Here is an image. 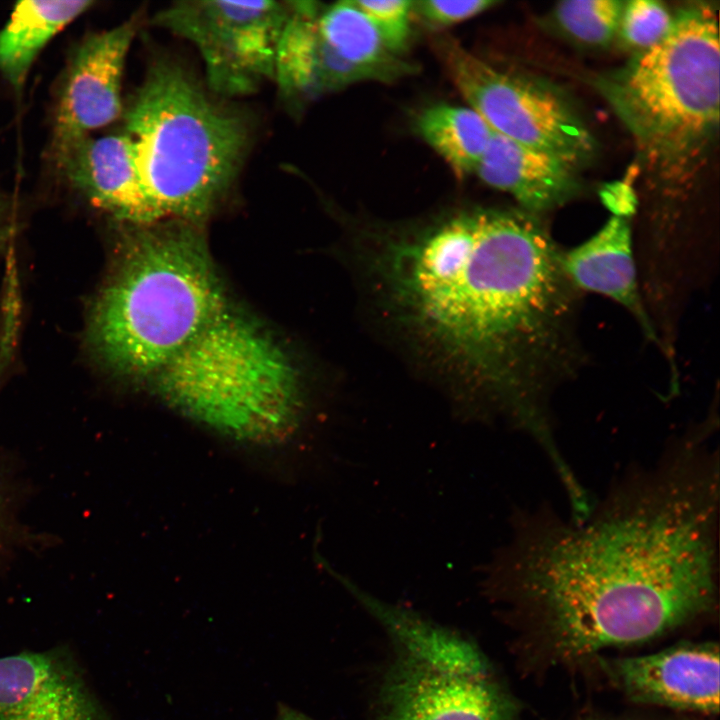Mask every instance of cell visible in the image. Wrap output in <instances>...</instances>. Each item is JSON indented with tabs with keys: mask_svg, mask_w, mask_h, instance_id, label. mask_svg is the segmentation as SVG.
<instances>
[{
	"mask_svg": "<svg viewBox=\"0 0 720 720\" xmlns=\"http://www.w3.org/2000/svg\"><path fill=\"white\" fill-rule=\"evenodd\" d=\"M693 425L654 464L631 468L588 515L517 509L483 566L488 595L537 608L557 649L580 658L647 641L713 610L717 595L719 456Z\"/></svg>",
	"mask_w": 720,
	"mask_h": 720,
	"instance_id": "obj_1",
	"label": "cell"
},
{
	"mask_svg": "<svg viewBox=\"0 0 720 720\" xmlns=\"http://www.w3.org/2000/svg\"><path fill=\"white\" fill-rule=\"evenodd\" d=\"M563 251L538 216L488 209L391 241L374 265L408 326L472 374L494 415L535 433L585 360Z\"/></svg>",
	"mask_w": 720,
	"mask_h": 720,
	"instance_id": "obj_2",
	"label": "cell"
},
{
	"mask_svg": "<svg viewBox=\"0 0 720 720\" xmlns=\"http://www.w3.org/2000/svg\"><path fill=\"white\" fill-rule=\"evenodd\" d=\"M128 225L117 262L91 304L87 344L113 374L153 377L227 308L192 221Z\"/></svg>",
	"mask_w": 720,
	"mask_h": 720,
	"instance_id": "obj_3",
	"label": "cell"
},
{
	"mask_svg": "<svg viewBox=\"0 0 720 720\" xmlns=\"http://www.w3.org/2000/svg\"><path fill=\"white\" fill-rule=\"evenodd\" d=\"M143 184L163 219L198 222L234 184L248 121L173 60H155L125 113Z\"/></svg>",
	"mask_w": 720,
	"mask_h": 720,
	"instance_id": "obj_4",
	"label": "cell"
},
{
	"mask_svg": "<svg viewBox=\"0 0 720 720\" xmlns=\"http://www.w3.org/2000/svg\"><path fill=\"white\" fill-rule=\"evenodd\" d=\"M153 377L170 405L233 437L281 438L299 424L302 392L292 361L228 307Z\"/></svg>",
	"mask_w": 720,
	"mask_h": 720,
	"instance_id": "obj_5",
	"label": "cell"
},
{
	"mask_svg": "<svg viewBox=\"0 0 720 720\" xmlns=\"http://www.w3.org/2000/svg\"><path fill=\"white\" fill-rule=\"evenodd\" d=\"M719 67L717 13L701 3L682 9L659 43L602 86L659 171L681 170L716 131Z\"/></svg>",
	"mask_w": 720,
	"mask_h": 720,
	"instance_id": "obj_6",
	"label": "cell"
},
{
	"mask_svg": "<svg viewBox=\"0 0 720 720\" xmlns=\"http://www.w3.org/2000/svg\"><path fill=\"white\" fill-rule=\"evenodd\" d=\"M360 605L382 627L390 646L367 720L515 719V699L474 641L371 593Z\"/></svg>",
	"mask_w": 720,
	"mask_h": 720,
	"instance_id": "obj_7",
	"label": "cell"
},
{
	"mask_svg": "<svg viewBox=\"0 0 720 720\" xmlns=\"http://www.w3.org/2000/svg\"><path fill=\"white\" fill-rule=\"evenodd\" d=\"M435 49L457 90L493 132L575 169L591 159L593 136L552 90L492 67L451 37L436 38Z\"/></svg>",
	"mask_w": 720,
	"mask_h": 720,
	"instance_id": "obj_8",
	"label": "cell"
},
{
	"mask_svg": "<svg viewBox=\"0 0 720 720\" xmlns=\"http://www.w3.org/2000/svg\"><path fill=\"white\" fill-rule=\"evenodd\" d=\"M290 1H180L152 23L190 41L216 96H244L274 80L278 41Z\"/></svg>",
	"mask_w": 720,
	"mask_h": 720,
	"instance_id": "obj_9",
	"label": "cell"
},
{
	"mask_svg": "<svg viewBox=\"0 0 720 720\" xmlns=\"http://www.w3.org/2000/svg\"><path fill=\"white\" fill-rule=\"evenodd\" d=\"M0 720H114L66 645L0 657Z\"/></svg>",
	"mask_w": 720,
	"mask_h": 720,
	"instance_id": "obj_10",
	"label": "cell"
},
{
	"mask_svg": "<svg viewBox=\"0 0 720 720\" xmlns=\"http://www.w3.org/2000/svg\"><path fill=\"white\" fill-rule=\"evenodd\" d=\"M139 24L135 14L114 28L90 34L75 50L57 101L55 156L121 115L122 75Z\"/></svg>",
	"mask_w": 720,
	"mask_h": 720,
	"instance_id": "obj_11",
	"label": "cell"
},
{
	"mask_svg": "<svg viewBox=\"0 0 720 720\" xmlns=\"http://www.w3.org/2000/svg\"><path fill=\"white\" fill-rule=\"evenodd\" d=\"M65 177L96 207L127 225L163 220L141 179L125 133L83 137L56 156Z\"/></svg>",
	"mask_w": 720,
	"mask_h": 720,
	"instance_id": "obj_12",
	"label": "cell"
},
{
	"mask_svg": "<svg viewBox=\"0 0 720 720\" xmlns=\"http://www.w3.org/2000/svg\"><path fill=\"white\" fill-rule=\"evenodd\" d=\"M609 671L631 698L704 713L719 711V649L689 644L614 660Z\"/></svg>",
	"mask_w": 720,
	"mask_h": 720,
	"instance_id": "obj_13",
	"label": "cell"
},
{
	"mask_svg": "<svg viewBox=\"0 0 720 720\" xmlns=\"http://www.w3.org/2000/svg\"><path fill=\"white\" fill-rule=\"evenodd\" d=\"M633 244L629 217L613 215L589 239L563 251L564 268L580 292L597 293L622 306L661 348L642 295Z\"/></svg>",
	"mask_w": 720,
	"mask_h": 720,
	"instance_id": "obj_14",
	"label": "cell"
},
{
	"mask_svg": "<svg viewBox=\"0 0 720 720\" xmlns=\"http://www.w3.org/2000/svg\"><path fill=\"white\" fill-rule=\"evenodd\" d=\"M321 8L317 2L290 1L277 45L274 76L280 96L288 102L367 80L323 40L317 24Z\"/></svg>",
	"mask_w": 720,
	"mask_h": 720,
	"instance_id": "obj_15",
	"label": "cell"
},
{
	"mask_svg": "<svg viewBox=\"0 0 720 720\" xmlns=\"http://www.w3.org/2000/svg\"><path fill=\"white\" fill-rule=\"evenodd\" d=\"M575 172L559 158L495 132L475 170L484 183L509 193L523 211L535 216L576 195Z\"/></svg>",
	"mask_w": 720,
	"mask_h": 720,
	"instance_id": "obj_16",
	"label": "cell"
},
{
	"mask_svg": "<svg viewBox=\"0 0 720 720\" xmlns=\"http://www.w3.org/2000/svg\"><path fill=\"white\" fill-rule=\"evenodd\" d=\"M92 4L90 0H33L15 5L0 30V72L16 91L48 42Z\"/></svg>",
	"mask_w": 720,
	"mask_h": 720,
	"instance_id": "obj_17",
	"label": "cell"
},
{
	"mask_svg": "<svg viewBox=\"0 0 720 720\" xmlns=\"http://www.w3.org/2000/svg\"><path fill=\"white\" fill-rule=\"evenodd\" d=\"M317 24L330 49L367 80H393L410 72V65L386 45L374 24L353 1L322 7Z\"/></svg>",
	"mask_w": 720,
	"mask_h": 720,
	"instance_id": "obj_18",
	"label": "cell"
},
{
	"mask_svg": "<svg viewBox=\"0 0 720 720\" xmlns=\"http://www.w3.org/2000/svg\"><path fill=\"white\" fill-rule=\"evenodd\" d=\"M417 127L423 139L460 178L475 172L493 134L472 108L450 104L425 109Z\"/></svg>",
	"mask_w": 720,
	"mask_h": 720,
	"instance_id": "obj_19",
	"label": "cell"
},
{
	"mask_svg": "<svg viewBox=\"0 0 720 720\" xmlns=\"http://www.w3.org/2000/svg\"><path fill=\"white\" fill-rule=\"evenodd\" d=\"M625 1L571 0L558 4L556 17L574 38L592 45L608 44L619 31Z\"/></svg>",
	"mask_w": 720,
	"mask_h": 720,
	"instance_id": "obj_20",
	"label": "cell"
},
{
	"mask_svg": "<svg viewBox=\"0 0 720 720\" xmlns=\"http://www.w3.org/2000/svg\"><path fill=\"white\" fill-rule=\"evenodd\" d=\"M674 16L658 1H625L619 31L631 46L642 51L659 43L670 31Z\"/></svg>",
	"mask_w": 720,
	"mask_h": 720,
	"instance_id": "obj_21",
	"label": "cell"
},
{
	"mask_svg": "<svg viewBox=\"0 0 720 720\" xmlns=\"http://www.w3.org/2000/svg\"><path fill=\"white\" fill-rule=\"evenodd\" d=\"M355 5L374 24L386 45L395 53L404 49L410 33L413 2L406 0H358Z\"/></svg>",
	"mask_w": 720,
	"mask_h": 720,
	"instance_id": "obj_22",
	"label": "cell"
},
{
	"mask_svg": "<svg viewBox=\"0 0 720 720\" xmlns=\"http://www.w3.org/2000/svg\"><path fill=\"white\" fill-rule=\"evenodd\" d=\"M494 0L413 2V10L428 24L437 27L450 26L468 20L496 5Z\"/></svg>",
	"mask_w": 720,
	"mask_h": 720,
	"instance_id": "obj_23",
	"label": "cell"
},
{
	"mask_svg": "<svg viewBox=\"0 0 720 720\" xmlns=\"http://www.w3.org/2000/svg\"><path fill=\"white\" fill-rule=\"evenodd\" d=\"M274 720H313L303 712L284 703H278Z\"/></svg>",
	"mask_w": 720,
	"mask_h": 720,
	"instance_id": "obj_24",
	"label": "cell"
}]
</instances>
